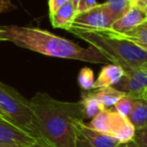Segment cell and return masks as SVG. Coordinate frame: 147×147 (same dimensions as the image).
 <instances>
[{"label": "cell", "instance_id": "cell-1", "mask_svg": "<svg viewBox=\"0 0 147 147\" xmlns=\"http://www.w3.org/2000/svg\"><path fill=\"white\" fill-rule=\"evenodd\" d=\"M29 102L36 138L53 147H77V124L85 120L80 102H65L42 92Z\"/></svg>", "mask_w": 147, "mask_h": 147}, {"label": "cell", "instance_id": "cell-2", "mask_svg": "<svg viewBox=\"0 0 147 147\" xmlns=\"http://www.w3.org/2000/svg\"><path fill=\"white\" fill-rule=\"evenodd\" d=\"M6 41L31 51L59 59H76L92 63H109L96 47H82L69 39L55 35L38 27L7 25L2 26Z\"/></svg>", "mask_w": 147, "mask_h": 147}, {"label": "cell", "instance_id": "cell-3", "mask_svg": "<svg viewBox=\"0 0 147 147\" xmlns=\"http://www.w3.org/2000/svg\"><path fill=\"white\" fill-rule=\"evenodd\" d=\"M71 33L88 42L105 55L109 63L125 71L147 65V51L124 39L103 34L97 31L69 29Z\"/></svg>", "mask_w": 147, "mask_h": 147}, {"label": "cell", "instance_id": "cell-4", "mask_svg": "<svg viewBox=\"0 0 147 147\" xmlns=\"http://www.w3.org/2000/svg\"><path fill=\"white\" fill-rule=\"evenodd\" d=\"M0 111L6 119L36 138L30 102L15 89L0 82Z\"/></svg>", "mask_w": 147, "mask_h": 147}, {"label": "cell", "instance_id": "cell-5", "mask_svg": "<svg viewBox=\"0 0 147 147\" xmlns=\"http://www.w3.org/2000/svg\"><path fill=\"white\" fill-rule=\"evenodd\" d=\"M88 126L115 137L120 143L132 140L135 134V128L128 117L115 112L111 108L106 109L98 116L94 117L91 122L88 123Z\"/></svg>", "mask_w": 147, "mask_h": 147}, {"label": "cell", "instance_id": "cell-6", "mask_svg": "<svg viewBox=\"0 0 147 147\" xmlns=\"http://www.w3.org/2000/svg\"><path fill=\"white\" fill-rule=\"evenodd\" d=\"M112 23L113 20L111 19L105 3H102L97 4L88 10L77 13L69 29L95 31L110 28Z\"/></svg>", "mask_w": 147, "mask_h": 147}, {"label": "cell", "instance_id": "cell-7", "mask_svg": "<svg viewBox=\"0 0 147 147\" xmlns=\"http://www.w3.org/2000/svg\"><path fill=\"white\" fill-rule=\"evenodd\" d=\"M36 138L22 130L6 118H0V144H14L28 147Z\"/></svg>", "mask_w": 147, "mask_h": 147}, {"label": "cell", "instance_id": "cell-8", "mask_svg": "<svg viewBox=\"0 0 147 147\" xmlns=\"http://www.w3.org/2000/svg\"><path fill=\"white\" fill-rule=\"evenodd\" d=\"M77 131L78 134L90 144L91 147H117L120 144L118 139L91 128L84 121L78 122Z\"/></svg>", "mask_w": 147, "mask_h": 147}, {"label": "cell", "instance_id": "cell-9", "mask_svg": "<svg viewBox=\"0 0 147 147\" xmlns=\"http://www.w3.org/2000/svg\"><path fill=\"white\" fill-rule=\"evenodd\" d=\"M145 21H147V11L135 5H131L128 11L115 20L109 29L116 33H124Z\"/></svg>", "mask_w": 147, "mask_h": 147}, {"label": "cell", "instance_id": "cell-10", "mask_svg": "<svg viewBox=\"0 0 147 147\" xmlns=\"http://www.w3.org/2000/svg\"><path fill=\"white\" fill-rule=\"evenodd\" d=\"M95 31L103 33V34L110 35V36L117 37V38L124 39V40H127L129 42L133 43V45H137L144 51H147V21L142 22L141 24L133 27L132 29L124 33H116L114 31L110 30L109 28Z\"/></svg>", "mask_w": 147, "mask_h": 147}, {"label": "cell", "instance_id": "cell-11", "mask_svg": "<svg viewBox=\"0 0 147 147\" xmlns=\"http://www.w3.org/2000/svg\"><path fill=\"white\" fill-rule=\"evenodd\" d=\"M124 76V69L114 63H107L99 73L98 79L94 83V89L114 87Z\"/></svg>", "mask_w": 147, "mask_h": 147}, {"label": "cell", "instance_id": "cell-12", "mask_svg": "<svg viewBox=\"0 0 147 147\" xmlns=\"http://www.w3.org/2000/svg\"><path fill=\"white\" fill-rule=\"evenodd\" d=\"M77 14V9L74 6L71 0L59 7L55 13L49 15L53 27L69 30L71 26L74 18Z\"/></svg>", "mask_w": 147, "mask_h": 147}, {"label": "cell", "instance_id": "cell-13", "mask_svg": "<svg viewBox=\"0 0 147 147\" xmlns=\"http://www.w3.org/2000/svg\"><path fill=\"white\" fill-rule=\"evenodd\" d=\"M147 86L139 83L135 79L125 75L121 78L119 83L114 88L124 93L126 96L131 97L134 100H146L147 99Z\"/></svg>", "mask_w": 147, "mask_h": 147}, {"label": "cell", "instance_id": "cell-14", "mask_svg": "<svg viewBox=\"0 0 147 147\" xmlns=\"http://www.w3.org/2000/svg\"><path fill=\"white\" fill-rule=\"evenodd\" d=\"M94 98H96L101 103L105 109L112 108L125 94L121 91L115 89L114 87H107L102 89H94L92 91H88Z\"/></svg>", "mask_w": 147, "mask_h": 147}, {"label": "cell", "instance_id": "cell-15", "mask_svg": "<svg viewBox=\"0 0 147 147\" xmlns=\"http://www.w3.org/2000/svg\"><path fill=\"white\" fill-rule=\"evenodd\" d=\"M128 119L134 126L135 131L147 128V104L146 100H135Z\"/></svg>", "mask_w": 147, "mask_h": 147}, {"label": "cell", "instance_id": "cell-16", "mask_svg": "<svg viewBox=\"0 0 147 147\" xmlns=\"http://www.w3.org/2000/svg\"><path fill=\"white\" fill-rule=\"evenodd\" d=\"M81 98L82 99L79 102H80L81 106H82L83 114H84L85 119H93L94 117L101 114L104 110H106L101 105V103L96 98H94L89 92L85 91L84 93H82Z\"/></svg>", "mask_w": 147, "mask_h": 147}, {"label": "cell", "instance_id": "cell-17", "mask_svg": "<svg viewBox=\"0 0 147 147\" xmlns=\"http://www.w3.org/2000/svg\"><path fill=\"white\" fill-rule=\"evenodd\" d=\"M104 3L113 22L123 16L132 5L130 0H106Z\"/></svg>", "mask_w": 147, "mask_h": 147}, {"label": "cell", "instance_id": "cell-18", "mask_svg": "<svg viewBox=\"0 0 147 147\" xmlns=\"http://www.w3.org/2000/svg\"><path fill=\"white\" fill-rule=\"evenodd\" d=\"M78 83L79 86L82 90L86 91H92L94 90V71L90 67H83L79 71L78 75Z\"/></svg>", "mask_w": 147, "mask_h": 147}, {"label": "cell", "instance_id": "cell-19", "mask_svg": "<svg viewBox=\"0 0 147 147\" xmlns=\"http://www.w3.org/2000/svg\"><path fill=\"white\" fill-rule=\"evenodd\" d=\"M134 101H135L134 99H132L131 97L125 95V96L122 97L111 109L114 110L115 112L123 115V116L128 117L129 113L131 112L133 106H134Z\"/></svg>", "mask_w": 147, "mask_h": 147}, {"label": "cell", "instance_id": "cell-20", "mask_svg": "<svg viewBox=\"0 0 147 147\" xmlns=\"http://www.w3.org/2000/svg\"><path fill=\"white\" fill-rule=\"evenodd\" d=\"M124 74L127 75V76L131 77V78L135 79V80L138 81L141 84L147 86V65L130 69L128 71H125Z\"/></svg>", "mask_w": 147, "mask_h": 147}, {"label": "cell", "instance_id": "cell-21", "mask_svg": "<svg viewBox=\"0 0 147 147\" xmlns=\"http://www.w3.org/2000/svg\"><path fill=\"white\" fill-rule=\"evenodd\" d=\"M132 140L138 147H147V128L135 131Z\"/></svg>", "mask_w": 147, "mask_h": 147}, {"label": "cell", "instance_id": "cell-22", "mask_svg": "<svg viewBox=\"0 0 147 147\" xmlns=\"http://www.w3.org/2000/svg\"><path fill=\"white\" fill-rule=\"evenodd\" d=\"M97 4H98V3H97L96 0H80L78 6H77V13L88 10V9L96 6Z\"/></svg>", "mask_w": 147, "mask_h": 147}, {"label": "cell", "instance_id": "cell-23", "mask_svg": "<svg viewBox=\"0 0 147 147\" xmlns=\"http://www.w3.org/2000/svg\"><path fill=\"white\" fill-rule=\"evenodd\" d=\"M69 0H49V15L55 13L59 7L63 6Z\"/></svg>", "mask_w": 147, "mask_h": 147}, {"label": "cell", "instance_id": "cell-24", "mask_svg": "<svg viewBox=\"0 0 147 147\" xmlns=\"http://www.w3.org/2000/svg\"><path fill=\"white\" fill-rule=\"evenodd\" d=\"M13 7H14V5L12 4L11 0H0V13L10 10Z\"/></svg>", "mask_w": 147, "mask_h": 147}, {"label": "cell", "instance_id": "cell-25", "mask_svg": "<svg viewBox=\"0 0 147 147\" xmlns=\"http://www.w3.org/2000/svg\"><path fill=\"white\" fill-rule=\"evenodd\" d=\"M28 147H53V146H51V144H49L47 142H45L43 139L36 138L35 142L32 143V144H31L30 146H28Z\"/></svg>", "mask_w": 147, "mask_h": 147}, {"label": "cell", "instance_id": "cell-26", "mask_svg": "<svg viewBox=\"0 0 147 147\" xmlns=\"http://www.w3.org/2000/svg\"><path fill=\"white\" fill-rule=\"evenodd\" d=\"M132 5L139 7V8L142 9H147V0H133L132 1Z\"/></svg>", "mask_w": 147, "mask_h": 147}, {"label": "cell", "instance_id": "cell-27", "mask_svg": "<svg viewBox=\"0 0 147 147\" xmlns=\"http://www.w3.org/2000/svg\"><path fill=\"white\" fill-rule=\"evenodd\" d=\"M77 147H91V146L82 136H80V135L78 134V138H77Z\"/></svg>", "mask_w": 147, "mask_h": 147}, {"label": "cell", "instance_id": "cell-28", "mask_svg": "<svg viewBox=\"0 0 147 147\" xmlns=\"http://www.w3.org/2000/svg\"><path fill=\"white\" fill-rule=\"evenodd\" d=\"M117 147H138L136 144H135V142L133 140H130L128 141V142H125V143H120V144L118 145Z\"/></svg>", "mask_w": 147, "mask_h": 147}, {"label": "cell", "instance_id": "cell-29", "mask_svg": "<svg viewBox=\"0 0 147 147\" xmlns=\"http://www.w3.org/2000/svg\"><path fill=\"white\" fill-rule=\"evenodd\" d=\"M0 41H6L5 37L3 36V29H2V26L0 27Z\"/></svg>", "mask_w": 147, "mask_h": 147}, {"label": "cell", "instance_id": "cell-30", "mask_svg": "<svg viewBox=\"0 0 147 147\" xmlns=\"http://www.w3.org/2000/svg\"><path fill=\"white\" fill-rule=\"evenodd\" d=\"M0 147H21V146L14 145V144H0Z\"/></svg>", "mask_w": 147, "mask_h": 147}, {"label": "cell", "instance_id": "cell-31", "mask_svg": "<svg viewBox=\"0 0 147 147\" xmlns=\"http://www.w3.org/2000/svg\"><path fill=\"white\" fill-rule=\"evenodd\" d=\"M71 3L74 4V6L76 7V9H77V6H78L79 1H80V0H71Z\"/></svg>", "mask_w": 147, "mask_h": 147}, {"label": "cell", "instance_id": "cell-32", "mask_svg": "<svg viewBox=\"0 0 147 147\" xmlns=\"http://www.w3.org/2000/svg\"><path fill=\"white\" fill-rule=\"evenodd\" d=\"M0 118H5L4 115H3L2 113H1V111H0Z\"/></svg>", "mask_w": 147, "mask_h": 147}, {"label": "cell", "instance_id": "cell-33", "mask_svg": "<svg viewBox=\"0 0 147 147\" xmlns=\"http://www.w3.org/2000/svg\"><path fill=\"white\" fill-rule=\"evenodd\" d=\"M130 1H131V4H132V1H133V0H130Z\"/></svg>", "mask_w": 147, "mask_h": 147}]
</instances>
